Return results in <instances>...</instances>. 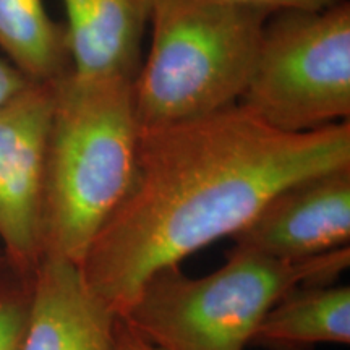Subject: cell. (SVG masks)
Instances as JSON below:
<instances>
[{"instance_id": "30bf717a", "label": "cell", "mask_w": 350, "mask_h": 350, "mask_svg": "<svg viewBox=\"0 0 350 350\" xmlns=\"http://www.w3.org/2000/svg\"><path fill=\"white\" fill-rule=\"evenodd\" d=\"M350 342V287L312 284L288 291L268 310L250 344L273 350H306Z\"/></svg>"}, {"instance_id": "7c38bea8", "label": "cell", "mask_w": 350, "mask_h": 350, "mask_svg": "<svg viewBox=\"0 0 350 350\" xmlns=\"http://www.w3.org/2000/svg\"><path fill=\"white\" fill-rule=\"evenodd\" d=\"M31 310V278L0 273V350H21Z\"/></svg>"}, {"instance_id": "5b68a950", "label": "cell", "mask_w": 350, "mask_h": 350, "mask_svg": "<svg viewBox=\"0 0 350 350\" xmlns=\"http://www.w3.org/2000/svg\"><path fill=\"white\" fill-rule=\"evenodd\" d=\"M282 131L301 133L350 117V3L271 13L240 103Z\"/></svg>"}, {"instance_id": "277c9868", "label": "cell", "mask_w": 350, "mask_h": 350, "mask_svg": "<svg viewBox=\"0 0 350 350\" xmlns=\"http://www.w3.org/2000/svg\"><path fill=\"white\" fill-rule=\"evenodd\" d=\"M271 13L224 0H157L150 54L133 78L139 130L239 104Z\"/></svg>"}, {"instance_id": "8992f818", "label": "cell", "mask_w": 350, "mask_h": 350, "mask_svg": "<svg viewBox=\"0 0 350 350\" xmlns=\"http://www.w3.org/2000/svg\"><path fill=\"white\" fill-rule=\"evenodd\" d=\"M55 81H31L0 104V240L5 261L33 278L42 258V196Z\"/></svg>"}, {"instance_id": "3957f363", "label": "cell", "mask_w": 350, "mask_h": 350, "mask_svg": "<svg viewBox=\"0 0 350 350\" xmlns=\"http://www.w3.org/2000/svg\"><path fill=\"white\" fill-rule=\"evenodd\" d=\"M350 265V247L282 261L232 248L203 278L178 266L159 269L119 318L152 350H243L268 310L292 288L331 284Z\"/></svg>"}, {"instance_id": "ba28073f", "label": "cell", "mask_w": 350, "mask_h": 350, "mask_svg": "<svg viewBox=\"0 0 350 350\" xmlns=\"http://www.w3.org/2000/svg\"><path fill=\"white\" fill-rule=\"evenodd\" d=\"M21 350H119L117 317L91 292L75 262L41 258Z\"/></svg>"}, {"instance_id": "52a82bcc", "label": "cell", "mask_w": 350, "mask_h": 350, "mask_svg": "<svg viewBox=\"0 0 350 350\" xmlns=\"http://www.w3.org/2000/svg\"><path fill=\"white\" fill-rule=\"evenodd\" d=\"M235 248L304 261L349 247L350 165L284 187L234 235Z\"/></svg>"}, {"instance_id": "5bb4252c", "label": "cell", "mask_w": 350, "mask_h": 350, "mask_svg": "<svg viewBox=\"0 0 350 350\" xmlns=\"http://www.w3.org/2000/svg\"><path fill=\"white\" fill-rule=\"evenodd\" d=\"M31 81L18 68L13 67L7 59L0 57V104L7 103L13 96L18 94Z\"/></svg>"}, {"instance_id": "6da1fadb", "label": "cell", "mask_w": 350, "mask_h": 350, "mask_svg": "<svg viewBox=\"0 0 350 350\" xmlns=\"http://www.w3.org/2000/svg\"><path fill=\"white\" fill-rule=\"evenodd\" d=\"M350 165V124L291 133L235 104L139 130L131 183L96 235L81 274L119 317L148 278L234 237L274 193Z\"/></svg>"}, {"instance_id": "9c48e42d", "label": "cell", "mask_w": 350, "mask_h": 350, "mask_svg": "<svg viewBox=\"0 0 350 350\" xmlns=\"http://www.w3.org/2000/svg\"><path fill=\"white\" fill-rule=\"evenodd\" d=\"M72 72L85 78H135L157 0H62Z\"/></svg>"}, {"instance_id": "8fae6325", "label": "cell", "mask_w": 350, "mask_h": 350, "mask_svg": "<svg viewBox=\"0 0 350 350\" xmlns=\"http://www.w3.org/2000/svg\"><path fill=\"white\" fill-rule=\"evenodd\" d=\"M0 51L29 81L52 83L72 72L67 29L44 0H0Z\"/></svg>"}, {"instance_id": "7a4b0ae2", "label": "cell", "mask_w": 350, "mask_h": 350, "mask_svg": "<svg viewBox=\"0 0 350 350\" xmlns=\"http://www.w3.org/2000/svg\"><path fill=\"white\" fill-rule=\"evenodd\" d=\"M139 125L133 78L55 81L42 196V256L80 266L133 177Z\"/></svg>"}, {"instance_id": "9a60e30c", "label": "cell", "mask_w": 350, "mask_h": 350, "mask_svg": "<svg viewBox=\"0 0 350 350\" xmlns=\"http://www.w3.org/2000/svg\"><path fill=\"white\" fill-rule=\"evenodd\" d=\"M117 347L119 350H152L131 332L124 323L117 321Z\"/></svg>"}, {"instance_id": "4fadbf2b", "label": "cell", "mask_w": 350, "mask_h": 350, "mask_svg": "<svg viewBox=\"0 0 350 350\" xmlns=\"http://www.w3.org/2000/svg\"><path fill=\"white\" fill-rule=\"evenodd\" d=\"M224 2L239 3V5L256 7L262 10H318V8L329 7L339 0H224Z\"/></svg>"}]
</instances>
